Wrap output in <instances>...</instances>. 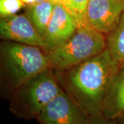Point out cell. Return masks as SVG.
<instances>
[{
  "instance_id": "obj_1",
  "label": "cell",
  "mask_w": 124,
  "mask_h": 124,
  "mask_svg": "<svg viewBox=\"0 0 124 124\" xmlns=\"http://www.w3.org/2000/svg\"><path fill=\"white\" fill-rule=\"evenodd\" d=\"M119 68L106 48L75 66L54 70L62 89L90 117L103 116L108 90Z\"/></svg>"
},
{
  "instance_id": "obj_2",
  "label": "cell",
  "mask_w": 124,
  "mask_h": 124,
  "mask_svg": "<svg viewBox=\"0 0 124 124\" xmlns=\"http://www.w3.org/2000/svg\"><path fill=\"white\" fill-rule=\"evenodd\" d=\"M48 68H51L43 48L2 40L0 44L1 97L8 99L15 89Z\"/></svg>"
},
{
  "instance_id": "obj_3",
  "label": "cell",
  "mask_w": 124,
  "mask_h": 124,
  "mask_svg": "<svg viewBox=\"0 0 124 124\" xmlns=\"http://www.w3.org/2000/svg\"><path fill=\"white\" fill-rule=\"evenodd\" d=\"M53 69L48 68L27 80L8 99L10 112L19 119H35L62 91Z\"/></svg>"
},
{
  "instance_id": "obj_4",
  "label": "cell",
  "mask_w": 124,
  "mask_h": 124,
  "mask_svg": "<svg viewBox=\"0 0 124 124\" xmlns=\"http://www.w3.org/2000/svg\"><path fill=\"white\" fill-rule=\"evenodd\" d=\"M106 48V36L85 25L78 27L69 39L46 53L52 69L64 70L97 55Z\"/></svg>"
},
{
  "instance_id": "obj_5",
  "label": "cell",
  "mask_w": 124,
  "mask_h": 124,
  "mask_svg": "<svg viewBox=\"0 0 124 124\" xmlns=\"http://www.w3.org/2000/svg\"><path fill=\"white\" fill-rule=\"evenodd\" d=\"M90 116L63 90L51 100L35 119L39 124H85Z\"/></svg>"
},
{
  "instance_id": "obj_6",
  "label": "cell",
  "mask_w": 124,
  "mask_h": 124,
  "mask_svg": "<svg viewBox=\"0 0 124 124\" xmlns=\"http://www.w3.org/2000/svg\"><path fill=\"white\" fill-rule=\"evenodd\" d=\"M124 13V0H89L85 25L108 36L116 28Z\"/></svg>"
},
{
  "instance_id": "obj_7",
  "label": "cell",
  "mask_w": 124,
  "mask_h": 124,
  "mask_svg": "<svg viewBox=\"0 0 124 124\" xmlns=\"http://www.w3.org/2000/svg\"><path fill=\"white\" fill-rule=\"evenodd\" d=\"M0 38L22 44L38 46L45 50L44 39L26 14L0 19Z\"/></svg>"
},
{
  "instance_id": "obj_8",
  "label": "cell",
  "mask_w": 124,
  "mask_h": 124,
  "mask_svg": "<svg viewBox=\"0 0 124 124\" xmlns=\"http://www.w3.org/2000/svg\"><path fill=\"white\" fill-rule=\"evenodd\" d=\"M78 25L75 18L61 3L54 5L53 14L44 37L47 52L63 44L72 35Z\"/></svg>"
},
{
  "instance_id": "obj_9",
  "label": "cell",
  "mask_w": 124,
  "mask_h": 124,
  "mask_svg": "<svg viewBox=\"0 0 124 124\" xmlns=\"http://www.w3.org/2000/svg\"><path fill=\"white\" fill-rule=\"evenodd\" d=\"M102 115L112 120L124 116V68L117 72L109 86Z\"/></svg>"
},
{
  "instance_id": "obj_10",
  "label": "cell",
  "mask_w": 124,
  "mask_h": 124,
  "mask_svg": "<svg viewBox=\"0 0 124 124\" xmlns=\"http://www.w3.org/2000/svg\"><path fill=\"white\" fill-rule=\"evenodd\" d=\"M54 4L49 0L26 6L25 14L43 37L53 14Z\"/></svg>"
},
{
  "instance_id": "obj_11",
  "label": "cell",
  "mask_w": 124,
  "mask_h": 124,
  "mask_svg": "<svg viewBox=\"0 0 124 124\" xmlns=\"http://www.w3.org/2000/svg\"><path fill=\"white\" fill-rule=\"evenodd\" d=\"M107 48L119 69L124 68V13L115 31L106 36Z\"/></svg>"
},
{
  "instance_id": "obj_12",
  "label": "cell",
  "mask_w": 124,
  "mask_h": 124,
  "mask_svg": "<svg viewBox=\"0 0 124 124\" xmlns=\"http://www.w3.org/2000/svg\"><path fill=\"white\" fill-rule=\"evenodd\" d=\"M89 0H62V3L73 16L78 27L85 26V16Z\"/></svg>"
},
{
  "instance_id": "obj_13",
  "label": "cell",
  "mask_w": 124,
  "mask_h": 124,
  "mask_svg": "<svg viewBox=\"0 0 124 124\" xmlns=\"http://www.w3.org/2000/svg\"><path fill=\"white\" fill-rule=\"evenodd\" d=\"M24 6L26 5L22 0H0V17H6L17 15Z\"/></svg>"
},
{
  "instance_id": "obj_14",
  "label": "cell",
  "mask_w": 124,
  "mask_h": 124,
  "mask_svg": "<svg viewBox=\"0 0 124 124\" xmlns=\"http://www.w3.org/2000/svg\"><path fill=\"white\" fill-rule=\"evenodd\" d=\"M85 124H117L115 120L107 119L103 116L90 117L88 121Z\"/></svg>"
},
{
  "instance_id": "obj_15",
  "label": "cell",
  "mask_w": 124,
  "mask_h": 124,
  "mask_svg": "<svg viewBox=\"0 0 124 124\" xmlns=\"http://www.w3.org/2000/svg\"><path fill=\"white\" fill-rule=\"evenodd\" d=\"M23 2L26 6H31L36 4L37 2V0H22Z\"/></svg>"
},
{
  "instance_id": "obj_16",
  "label": "cell",
  "mask_w": 124,
  "mask_h": 124,
  "mask_svg": "<svg viewBox=\"0 0 124 124\" xmlns=\"http://www.w3.org/2000/svg\"><path fill=\"white\" fill-rule=\"evenodd\" d=\"M115 121H116L117 124H124V116L120 117L119 119L115 120Z\"/></svg>"
},
{
  "instance_id": "obj_17",
  "label": "cell",
  "mask_w": 124,
  "mask_h": 124,
  "mask_svg": "<svg viewBox=\"0 0 124 124\" xmlns=\"http://www.w3.org/2000/svg\"><path fill=\"white\" fill-rule=\"evenodd\" d=\"M46 1V0H37V3H39V2H41V1Z\"/></svg>"
}]
</instances>
